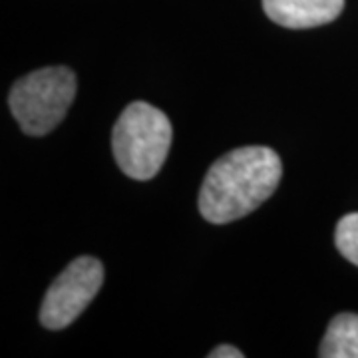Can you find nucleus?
Returning a JSON list of instances; mask_svg holds the SVG:
<instances>
[{
  "label": "nucleus",
  "mask_w": 358,
  "mask_h": 358,
  "mask_svg": "<svg viewBox=\"0 0 358 358\" xmlns=\"http://www.w3.org/2000/svg\"><path fill=\"white\" fill-rule=\"evenodd\" d=\"M322 358H358V315H336L319 348Z\"/></svg>",
  "instance_id": "6"
},
{
  "label": "nucleus",
  "mask_w": 358,
  "mask_h": 358,
  "mask_svg": "<svg viewBox=\"0 0 358 358\" xmlns=\"http://www.w3.org/2000/svg\"><path fill=\"white\" fill-rule=\"evenodd\" d=\"M334 241L341 255L358 267V213H348L338 221Z\"/></svg>",
  "instance_id": "7"
},
{
  "label": "nucleus",
  "mask_w": 358,
  "mask_h": 358,
  "mask_svg": "<svg viewBox=\"0 0 358 358\" xmlns=\"http://www.w3.org/2000/svg\"><path fill=\"white\" fill-rule=\"evenodd\" d=\"M76 96V76L66 66H50L20 78L10 90V110L28 136L56 128Z\"/></svg>",
  "instance_id": "3"
},
{
  "label": "nucleus",
  "mask_w": 358,
  "mask_h": 358,
  "mask_svg": "<svg viewBox=\"0 0 358 358\" xmlns=\"http://www.w3.org/2000/svg\"><path fill=\"white\" fill-rule=\"evenodd\" d=\"M171 124L167 115L145 102H134L115 122L112 148L115 164L131 179L157 176L169 154Z\"/></svg>",
  "instance_id": "2"
},
{
  "label": "nucleus",
  "mask_w": 358,
  "mask_h": 358,
  "mask_svg": "<svg viewBox=\"0 0 358 358\" xmlns=\"http://www.w3.org/2000/svg\"><path fill=\"white\" fill-rule=\"evenodd\" d=\"M103 282L102 263L94 257H80L52 282L40 308L46 329L60 331L72 324L98 294Z\"/></svg>",
  "instance_id": "4"
},
{
  "label": "nucleus",
  "mask_w": 358,
  "mask_h": 358,
  "mask_svg": "<svg viewBox=\"0 0 358 358\" xmlns=\"http://www.w3.org/2000/svg\"><path fill=\"white\" fill-rule=\"evenodd\" d=\"M267 16L285 28H315L338 18L345 0H263Z\"/></svg>",
  "instance_id": "5"
},
{
  "label": "nucleus",
  "mask_w": 358,
  "mask_h": 358,
  "mask_svg": "<svg viewBox=\"0 0 358 358\" xmlns=\"http://www.w3.org/2000/svg\"><path fill=\"white\" fill-rule=\"evenodd\" d=\"M209 357L211 358H243V352H241V350H237L235 346L221 345L217 346V348H213V350L209 352Z\"/></svg>",
  "instance_id": "8"
},
{
  "label": "nucleus",
  "mask_w": 358,
  "mask_h": 358,
  "mask_svg": "<svg viewBox=\"0 0 358 358\" xmlns=\"http://www.w3.org/2000/svg\"><path fill=\"white\" fill-rule=\"evenodd\" d=\"M281 173V157L271 148L233 150L209 167L199 192V211L217 225L245 217L275 193Z\"/></svg>",
  "instance_id": "1"
}]
</instances>
